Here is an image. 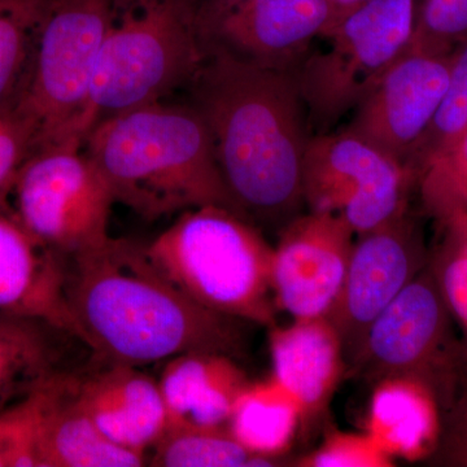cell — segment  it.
<instances>
[{
    "label": "cell",
    "instance_id": "6da1fadb",
    "mask_svg": "<svg viewBox=\"0 0 467 467\" xmlns=\"http://www.w3.org/2000/svg\"><path fill=\"white\" fill-rule=\"evenodd\" d=\"M186 90L239 212L281 232L306 208L303 167L312 138L294 72L207 51Z\"/></svg>",
    "mask_w": 467,
    "mask_h": 467
},
{
    "label": "cell",
    "instance_id": "7a4b0ae2",
    "mask_svg": "<svg viewBox=\"0 0 467 467\" xmlns=\"http://www.w3.org/2000/svg\"><path fill=\"white\" fill-rule=\"evenodd\" d=\"M66 294L78 339L112 362L142 367L189 352L238 358L245 349L251 324L190 299L130 239L109 236L67 259Z\"/></svg>",
    "mask_w": 467,
    "mask_h": 467
},
{
    "label": "cell",
    "instance_id": "3957f363",
    "mask_svg": "<svg viewBox=\"0 0 467 467\" xmlns=\"http://www.w3.org/2000/svg\"><path fill=\"white\" fill-rule=\"evenodd\" d=\"M84 150L115 202L146 220L211 205L244 217L218 168L207 125L190 103L155 101L107 117L91 129Z\"/></svg>",
    "mask_w": 467,
    "mask_h": 467
},
{
    "label": "cell",
    "instance_id": "277c9868",
    "mask_svg": "<svg viewBox=\"0 0 467 467\" xmlns=\"http://www.w3.org/2000/svg\"><path fill=\"white\" fill-rule=\"evenodd\" d=\"M205 57L199 0H110L86 116L88 133L107 117L187 88Z\"/></svg>",
    "mask_w": 467,
    "mask_h": 467
},
{
    "label": "cell",
    "instance_id": "5b68a950",
    "mask_svg": "<svg viewBox=\"0 0 467 467\" xmlns=\"http://www.w3.org/2000/svg\"><path fill=\"white\" fill-rule=\"evenodd\" d=\"M146 247L190 299L251 325H275L273 245L247 218L213 205L190 209Z\"/></svg>",
    "mask_w": 467,
    "mask_h": 467
},
{
    "label": "cell",
    "instance_id": "8992f818",
    "mask_svg": "<svg viewBox=\"0 0 467 467\" xmlns=\"http://www.w3.org/2000/svg\"><path fill=\"white\" fill-rule=\"evenodd\" d=\"M109 7L110 0H46L26 78L14 104L32 126L36 149L85 142Z\"/></svg>",
    "mask_w": 467,
    "mask_h": 467
},
{
    "label": "cell",
    "instance_id": "52a82bcc",
    "mask_svg": "<svg viewBox=\"0 0 467 467\" xmlns=\"http://www.w3.org/2000/svg\"><path fill=\"white\" fill-rule=\"evenodd\" d=\"M417 0H368L339 18L294 75L312 135L330 133L407 50L416 26Z\"/></svg>",
    "mask_w": 467,
    "mask_h": 467
},
{
    "label": "cell",
    "instance_id": "ba28073f",
    "mask_svg": "<svg viewBox=\"0 0 467 467\" xmlns=\"http://www.w3.org/2000/svg\"><path fill=\"white\" fill-rule=\"evenodd\" d=\"M465 361V340L427 264L370 326L347 378L370 384L411 378L425 384L441 408Z\"/></svg>",
    "mask_w": 467,
    "mask_h": 467
},
{
    "label": "cell",
    "instance_id": "9c48e42d",
    "mask_svg": "<svg viewBox=\"0 0 467 467\" xmlns=\"http://www.w3.org/2000/svg\"><path fill=\"white\" fill-rule=\"evenodd\" d=\"M11 196L23 225L66 260L109 239L110 208L116 202L82 142L67 140L34 150Z\"/></svg>",
    "mask_w": 467,
    "mask_h": 467
},
{
    "label": "cell",
    "instance_id": "30bf717a",
    "mask_svg": "<svg viewBox=\"0 0 467 467\" xmlns=\"http://www.w3.org/2000/svg\"><path fill=\"white\" fill-rule=\"evenodd\" d=\"M413 192V169L347 129L310 138L303 167L308 211L342 217L359 235L408 211Z\"/></svg>",
    "mask_w": 467,
    "mask_h": 467
},
{
    "label": "cell",
    "instance_id": "8fae6325",
    "mask_svg": "<svg viewBox=\"0 0 467 467\" xmlns=\"http://www.w3.org/2000/svg\"><path fill=\"white\" fill-rule=\"evenodd\" d=\"M430 251L420 221L410 208L356 235L342 292L328 317L342 343L347 374L370 326L425 269Z\"/></svg>",
    "mask_w": 467,
    "mask_h": 467
},
{
    "label": "cell",
    "instance_id": "7c38bea8",
    "mask_svg": "<svg viewBox=\"0 0 467 467\" xmlns=\"http://www.w3.org/2000/svg\"><path fill=\"white\" fill-rule=\"evenodd\" d=\"M356 234L342 217L308 211L279 232L273 247L276 309L292 319L328 318L342 292Z\"/></svg>",
    "mask_w": 467,
    "mask_h": 467
},
{
    "label": "cell",
    "instance_id": "4fadbf2b",
    "mask_svg": "<svg viewBox=\"0 0 467 467\" xmlns=\"http://www.w3.org/2000/svg\"><path fill=\"white\" fill-rule=\"evenodd\" d=\"M451 54L408 46L352 110L347 130L407 164L444 99Z\"/></svg>",
    "mask_w": 467,
    "mask_h": 467
},
{
    "label": "cell",
    "instance_id": "5bb4252c",
    "mask_svg": "<svg viewBox=\"0 0 467 467\" xmlns=\"http://www.w3.org/2000/svg\"><path fill=\"white\" fill-rule=\"evenodd\" d=\"M328 0H239L202 24L207 51L294 72L334 26Z\"/></svg>",
    "mask_w": 467,
    "mask_h": 467
},
{
    "label": "cell",
    "instance_id": "9a60e30c",
    "mask_svg": "<svg viewBox=\"0 0 467 467\" xmlns=\"http://www.w3.org/2000/svg\"><path fill=\"white\" fill-rule=\"evenodd\" d=\"M66 279L67 260L23 225L9 201L0 202V313L78 337Z\"/></svg>",
    "mask_w": 467,
    "mask_h": 467
},
{
    "label": "cell",
    "instance_id": "2e32d148",
    "mask_svg": "<svg viewBox=\"0 0 467 467\" xmlns=\"http://www.w3.org/2000/svg\"><path fill=\"white\" fill-rule=\"evenodd\" d=\"M137 368L112 362L106 370L72 382L77 400L101 434L144 454L167 432L168 414L159 380Z\"/></svg>",
    "mask_w": 467,
    "mask_h": 467
},
{
    "label": "cell",
    "instance_id": "e0dca14e",
    "mask_svg": "<svg viewBox=\"0 0 467 467\" xmlns=\"http://www.w3.org/2000/svg\"><path fill=\"white\" fill-rule=\"evenodd\" d=\"M269 352L272 378L299 404L303 420L324 413L347 378L342 343L330 319H292L287 326H272Z\"/></svg>",
    "mask_w": 467,
    "mask_h": 467
},
{
    "label": "cell",
    "instance_id": "ac0fdd59",
    "mask_svg": "<svg viewBox=\"0 0 467 467\" xmlns=\"http://www.w3.org/2000/svg\"><path fill=\"white\" fill-rule=\"evenodd\" d=\"M232 356L189 352L168 359L159 386L174 427H225L239 396L250 384Z\"/></svg>",
    "mask_w": 467,
    "mask_h": 467
},
{
    "label": "cell",
    "instance_id": "d6986e66",
    "mask_svg": "<svg viewBox=\"0 0 467 467\" xmlns=\"http://www.w3.org/2000/svg\"><path fill=\"white\" fill-rule=\"evenodd\" d=\"M41 467H140L144 454L113 444L77 400L72 378L43 380V411L39 435Z\"/></svg>",
    "mask_w": 467,
    "mask_h": 467
},
{
    "label": "cell",
    "instance_id": "ffe728a7",
    "mask_svg": "<svg viewBox=\"0 0 467 467\" xmlns=\"http://www.w3.org/2000/svg\"><path fill=\"white\" fill-rule=\"evenodd\" d=\"M441 416L432 392L407 377L373 384L367 432L395 459L423 462L434 450Z\"/></svg>",
    "mask_w": 467,
    "mask_h": 467
},
{
    "label": "cell",
    "instance_id": "44dd1931",
    "mask_svg": "<svg viewBox=\"0 0 467 467\" xmlns=\"http://www.w3.org/2000/svg\"><path fill=\"white\" fill-rule=\"evenodd\" d=\"M301 422L299 404L270 377L245 387L227 429L250 453L281 462L291 450Z\"/></svg>",
    "mask_w": 467,
    "mask_h": 467
},
{
    "label": "cell",
    "instance_id": "7402d4cb",
    "mask_svg": "<svg viewBox=\"0 0 467 467\" xmlns=\"http://www.w3.org/2000/svg\"><path fill=\"white\" fill-rule=\"evenodd\" d=\"M51 328L36 319L0 313V410L51 376Z\"/></svg>",
    "mask_w": 467,
    "mask_h": 467
},
{
    "label": "cell",
    "instance_id": "603a6c76",
    "mask_svg": "<svg viewBox=\"0 0 467 467\" xmlns=\"http://www.w3.org/2000/svg\"><path fill=\"white\" fill-rule=\"evenodd\" d=\"M150 465L160 467L278 466L275 460L254 456L225 427H174L158 444Z\"/></svg>",
    "mask_w": 467,
    "mask_h": 467
},
{
    "label": "cell",
    "instance_id": "cb8c5ba5",
    "mask_svg": "<svg viewBox=\"0 0 467 467\" xmlns=\"http://www.w3.org/2000/svg\"><path fill=\"white\" fill-rule=\"evenodd\" d=\"M45 7L46 0H0V110L23 88Z\"/></svg>",
    "mask_w": 467,
    "mask_h": 467
},
{
    "label": "cell",
    "instance_id": "d4e9b609",
    "mask_svg": "<svg viewBox=\"0 0 467 467\" xmlns=\"http://www.w3.org/2000/svg\"><path fill=\"white\" fill-rule=\"evenodd\" d=\"M416 193L423 213L435 223L467 213V129L418 169Z\"/></svg>",
    "mask_w": 467,
    "mask_h": 467
},
{
    "label": "cell",
    "instance_id": "484cf974",
    "mask_svg": "<svg viewBox=\"0 0 467 467\" xmlns=\"http://www.w3.org/2000/svg\"><path fill=\"white\" fill-rule=\"evenodd\" d=\"M436 226L429 264L467 343V213L454 214Z\"/></svg>",
    "mask_w": 467,
    "mask_h": 467
},
{
    "label": "cell",
    "instance_id": "4316f807",
    "mask_svg": "<svg viewBox=\"0 0 467 467\" xmlns=\"http://www.w3.org/2000/svg\"><path fill=\"white\" fill-rule=\"evenodd\" d=\"M467 129V39L451 54L450 81L438 112L407 160L418 169L448 149Z\"/></svg>",
    "mask_w": 467,
    "mask_h": 467
},
{
    "label": "cell",
    "instance_id": "83f0119b",
    "mask_svg": "<svg viewBox=\"0 0 467 467\" xmlns=\"http://www.w3.org/2000/svg\"><path fill=\"white\" fill-rule=\"evenodd\" d=\"M43 380L23 399L0 410V453L5 467H41Z\"/></svg>",
    "mask_w": 467,
    "mask_h": 467
},
{
    "label": "cell",
    "instance_id": "f1b7e54d",
    "mask_svg": "<svg viewBox=\"0 0 467 467\" xmlns=\"http://www.w3.org/2000/svg\"><path fill=\"white\" fill-rule=\"evenodd\" d=\"M467 39V0H417L409 47L453 52Z\"/></svg>",
    "mask_w": 467,
    "mask_h": 467
},
{
    "label": "cell",
    "instance_id": "f546056e",
    "mask_svg": "<svg viewBox=\"0 0 467 467\" xmlns=\"http://www.w3.org/2000/svg\"><path fill=\"white\" fill-rule=\"evenodd\" d=\"M299 467H392L395 460L365 432L333 431L313 451L297 457Z\"/></svg>",
    "mask_w": 467,
    "mask_h": 467
},
{
    "label": "cell",
    "instance_id": "4dcf8cb0",
    "mask_svg": "<svg viewBox=\"0 0 467 467\" xmlns=\"http://www.w3.org/2000/svg\"><path fill=\"white\" fill-rule=\"evenodd\" d=\"M441 425L434 450L423 462L427 466L467 467V355L456 389L439 408Z\"/></svg>",
    "mask_w": 467,
    "mask_h": 467
},
{
    "label": "cell",
    "instance_id": "1f68e13d",
    "mask_svg": "<svg viewBox=\"0 0 467 467\" xmlns=\"http://www.w3.org/2000/svg\"><path fill=\"white\" fill-rule=\"evenodd\" d=\"M36 135L15 106L0 110V202L9 201L14 184L30 153Z\"/></svg>",
    "mask_w": 467,
    "mask_h": 467
},
{
    "label": "cell",
    "instance_id": "d6a6232c",
    "mask_svg": "<svg viewBox=\"0 0 467 467\" xmlns=\"http://www.w3.org/2000/svg\"><path fill=\"white\" fill-rule=\"evenodd\" d=\"M201 2V18L202 24L208 18L216 16L220 12L232 7L239 0H199Z\"/></svg>",
    "mask_w": 467,
    "mask_h": 467
},
{
    "label": "cell",
    "instance_id": "836d02e7",
    "mask_svg": "<svg viewBox=\"0 0 467 467\" xmlns=\"http://www.w3.org/2000/svg\"><path fill=\"white\" fill-rule=\"evenodd\" d=\"M368 0H328L331 7L334 9L335 21L334 24L337 23L339 18L346 16L347 14L352 12L353 9L359 7V5H364Z\"/></svg>",
    "mask_w": 467,
    "mask_h": 467
},
{
    "label": "cell",
    "instance_id": "e575fe53",
    "mask_svg": "<svg viewBox=\"0 0 467 467\" xmlns=\"http://www.w3.org/2000/svg\"><path fill=\"white\" fill-rule=\"evenodd\" d=\"M0 467H5V459H3L2 453H0Z\"/></svg>",
    "mask_w": 467,
    "mask_h": 467
},
{
    "label": "cell",
    "instance_id": "d590c367",
    "mask_svg": "<svg viewBox=\"0 0 467 467\" xmlns=\"http://www.w3.org/2000/svg\"><path fill=\"white\" fill-rule=\"evenodd\" d=\"M467 344V343H466Z\"/></svg>",
    "mask_w": 467,
    "mask_h": 467
}]
</instances>
